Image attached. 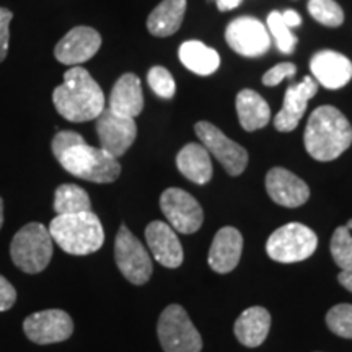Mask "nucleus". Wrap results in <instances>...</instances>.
<instances>
[{
  "label": "nucleus",
  "instance_id": "f257e3e1",
  "mask_svg": "<svg viewBox=\"0 0 352 352\" xmlns=\"http://www.w3.org/2000/svg\"><path fill=\"white\" fill-rule=\"evenodd\" d=\"M51 148L60 166L77 178L98 184L113 183L120 178L121 165L118 158L103 148L88 145L78 132H57Z\"/></svg>",
  "mask_w": 352,
  "mask_h": 352
},
{
  "label": "nucleus",
  "instance_id": "f03ea898",
  "mask_svg": "<svg viewBox=\"0 0 352 352\" xmlns=\"http://www.w3.org/2000/svg\"><path fill=\"white\" fill-rule=\"evenodd\" d=\"M57 113L70 122L96 120L104 109V95L87 69L76 65L64 74L63 85L52 91Z\"/></svg>",
  "mask_w": 352,
  "mask_h": 352
},
{
  "label": "nucleus",
  "instance_id": "7ed1b4c3",
  "mask_svg": "<svg viewBox=\"0 0 352 352\" xmlns=\"http://www.w3.org/2000/svg\"><path fill=\"white\" fill-rule=\"evenodd\" d=\"M303 142L308 155L315 160H336L351 147L352 126L340 109L324 104L308 118Z\"/></svg>",
  "mask_w": 352,
  "mask_h": 352
},
{
  "label": "nucleus",
  "instance_id": "20e7f679",
  "mask_svg": "<svg viewBox=\"0 0 352 352\" xmlns=\"http://www.w3.org/2000/svg\"><path fill=\"white\" fill-rule=\"evenodd\" d=\"M50 233L63 252L74 256L96 253L104 243L103 226L91 210L56 215L50 223Z\"/></svg>",
  "mask_w": 352,
  "mask_h": 352
},
{
  "label": "nucleus",
  "instance_id": "39448f33",
  "mask_svg": "<svg viewBox=\"0 0 352 352\" xmlns=\"http://www.w3.org/2000/svg\"><path fill=\"white\" fill-rule=\"evenodd\" d=\"M54 248L50 228L39 222H30L21 227L10 243L13 264L26 274H38L50 266Z\"/></svg>",
  "mask_w": 352,
  "mask_h": 352
},
{
  "label": "nucleus",
  "instance_id": "423d86ee",
  "mask_svg": "<svg viewBox=\"0 0 352 352\" xmlns=\"http://www.w3.org/2000/svg\"><path fill=\"white\" fill-rule=\"evenodd\" d=\"M318 236L310 227L290 222L272 232L267 239L266 252L277 263H298L310 258L316 252Z\"/></svg>",
  "mask_w": 352,
  "mask_h": 352
},
{
  "label": "nucleus",
  "instance_id": "0eeeda50",
  "mask_svg": "<svg viewBox=\"0 0 352 352\" xmlns=\"http://www.w3.org/2000/svg\"><path fill=\"white\" fill-rule=\"evenodd\" d=\"M157 334L165 352H201L202 349L201 334L182 305H168L162 311Z\"/></svg>",
  "mask_w": 352,
  "mask_h": 352
},
{
  "label": "nucleus",
  "instance_id": "6e6552de",
  "mask_svg": "<svg viewBox=\"0 0 352 352\" xmlns=\"http://www.w3.org/2000/svg\"><path fill=\"white\" fill-rule=\"evenodd\" d=\"M114 261L121 274L134 285L148 283L153 264L147 248L126 226H121L114 240Z\"/></svg>",
  "mask_w": 352,
  "mask_h": 352
},
{
  "label": "nucleus",
  "instance_id": "1a4fd4ad",
  "mask_svg": "<svg viewBox=\"0 0 352 352\" xmlns=\"http://www.w3.org/2000/svg\"><path fill=\"white\" fill-rule=\"evenodd\" d=\"M195 132L206 151L214 155L230 176H239L248 165V152L240 144L228 139L212 122L201 121L195 126Z\"/></svg>",
  "mask_w": 352,
  "mask_h": 352
},
{
  "label": "nucleus",
  "instance_id": "9d476101",
  "mask_svg": "<svg viewBox=\"0 0 352 352\" xmlns=\"http://www.w3.org/2000/svg\"><path fill=\"white\" fill-rule=\"evenodd\" d=\"M160 208L168 220V226L184 235L197 232L204 222V212L199 202L179 188L165 189L160 196Z\"/></svg>",
  "mask_w": 352,
  "mask_h": 352
},
{
  "label": "nucleus",
  "instance_id": "9b49d317",
  "mask_svg": "<svg viewBox=\"0 0 352 352\" xmlns=\"http://www.w3.org/2000/svg\"><path fill=\"white\" fill-rule=\"evenodd\" d=\"M23 331L34 344L46 346L69 340L74 333V321L67 311L59 308L36 311L26 316Z\"/></svg>",
  "mask_w": 352,
  "mask_h": 352
},
{
  "label": "nucleus",
  "instance_id": "f8f14e48",
  "mask_svg": "<svg viewBox=\"0 0 352 352\" xmlns=\"http://www.w3.org/2000/svg\"><path fill=\"white\" fill-rule=\"evenodd\" d=\"M96 134L100 139V148L114 158H120L129 151L138 138V124L134 118L121 116L104 108L96 118Z\"/></svg>",
  "mask_w": 352,
  "mask_h": 352
},
{
  "label": "nucleus",
  "instance_id": "ddd939ff",
  "mask_svg": "<svg viewBox=\"0 0 352 352\" xmlns=\"http://www.w3.org/2000/svg\"><path fill=\"white\" fill-rule=\"evenodd\" d=\"M226 41L236 54L259 57L270 50L271 34L266 25L253 16H239L227 26Z\"/></svg>",
  "mask_w": 352,
  "mask_h": 352
},
{
  "label": "nucleus",
  "instance_id": "4468645a",
  "mask_svg": "<svg viewBox=\"0 0 352 352\" xmlns=\"http://www.w3.org/2000/svg\"><path fill=\"white\" fill-rule=\"evenodd\" d=\"M101 36L95 28L90 26H76L56 44L54 56L60 64L76 67L87 63L98 52Z\"/></svg>",
  "mask_w": 352,
  "mask_h": 352
},
{
  "label": "nucleus",
  "instance_id": "2eb2a0df",
  "mask_svg": "<svg viewBox=\"0 0 352 352\" xmlns=\"http://www.w3.org/2000/svg\"><path fill=\"white\" fill-rule=\"evenodd\" d=\"M266 191L276 204L289 209L300 208L310 197L308 184L283 166H274L270 170L266 176Z\"/></svg>",
  "mask_w": 352,
  "mask_h": 352
},
{
  "label": "nucleus",
  "instance_id": "dca6fc26",
  "mask_svg": "<svg viewBox=\"0 0 352 352\" xmlns=\"http://www.w3.org/2000/svg\"><path fill=\"white\" fill-rule=\"evenodd\" d=\"M318 91L314 77H305L300 83L289 87L284 96L283 109L274 116V127L280 132H290L298 126V122L307 111L308 101Z\"/></svg>",
  "mask_w": 352,
  "mask_h": 352
},
{
  "label": "nucleus",
  "instance_id": "f3484780",
  "mask_svg": "<svg viewBox=\"0 0 352 352\" xmlns=\"http://www.w3.org/2000/svg\"><path fill=\"white\" fill-rule=\"evenodd\" d=\"M145 240H147L148 250L157 263L162 266L175 267L182 266L183 263V246L179 243L178 235L166 222L162 220H153L145 228Z\"/></svg>",
  "mask_w": 352,
  "mask_h": 352
},
{
  "label": "nucleus",
  "instance_id": "a211bd4d",
  "mask_svg": "<svg viewBox=\"0 0 352 352\" xmlns=\"http://www.w3.org/2000/svg\"><path fill=\"white\" fill-rule=\"evenodd\" d=\"M310 70L320 85L329 90H340L352 78V63L336 51H318L311 57Z\"/></svg>",
  "mask_w": 352,
  "mask_h": 352
},
{
  "label": "nucleus",
  "instance_id": "6ab92c4d",
  "mask_svg": "<svg viewBox=\"0 0 352 352\" xmlns=\"http://www.w3.org/2000/svg\"><path fill=\"white\" fill-rule=\"evenodd\" d=\"M243 252V236L235 227H223L215 233L209 250V266L219 274H227L239 266Z\"/></svg>",
  "mask_w": 352,
  "mask_h": 352
},
{
  "label": "nucleus",
  "instance_id": "aec40b11",
  "mask_svg": "<svg viewBox=\"0 0 352 352\" xmlns=\"http://www.w3.org/2000/svg\"><path fill=\"white\" fill-rule=\"evenodd\" d=\"M109 109L121 116H139L144 109L142 83L135 74H124L114 83L109 95Z\"/></svg>",
  "mask_w": 352,
  "mask_h": 352
},
{
  "label": "nucleus",
  "instance_id": "412c9836",
  "mask_svg": "<svg viewBox=\"0 0 352 352\" xmlns=\"http://www.w3.org/2000/svg\"><path fill=\"white\" fill-rule=\"evenodd\" d=\"M271 328V314L263 307L246 308L235 321L236 340L246 347L261 346L270 334Z\"/></svg>",
  "mask_w": 352,
  "mask_h": 352
},
{
  "label": "nucleus",
  "instance_id": "4be33fe9",
  "mask_svg": "<svg viewBox=\"0 0 352 352\" xmlns=\"http://www.w3.org/2000/svg\"><path fill=\"white\" fill-rule=\"evenodd\" d=\"M176 166L179 173L189 182L196 184H206L212 178V162H210V153L206 151L202 144H186L176 155Z\"/></svg>",
  "mask_w": 352,
  "mask_h": 352
},
{
  "label": "nucleus",
  "instance_id": "5701e85b",
  "mask_svg": "<svg viewBox=\"0 0 352 352\" xmlns=\"http://www.w3.org/2000/svg\"><path fill=\"white\" fill-rule=\"evenodd\" d=\"M236 114L239 121L245 131L253 132L263 129L271 121V108L267 101L258 91L245 88L236 95Z\"/></svg>",
  "mask_w": 352,
  "mask_h": 352
},
{
  "label": "nucleus",
  "instance_id": "b1692460",
  "mask_svg": "<svg viewBox=\"0 0 352 352\" xmlns=\"http://www.w3.org/2000/svg\"><path fill=\"white\" fill-rule=\"evenodd\" d=\"M186 7V0H162L148 15L147 30L157 38L171 36L183 25Z\"/></svg>",
  "mask_w": 352,
  "mask_h": 352
},
{
  "label": "nucleus",
  "instance_id": "393cba45",
  "mask_svg": "<svg viewBox=\"0 0 352 352\" xmlns=\"http://www.w3.org/2000/svg\"><path fill=\"white\" fill-rule=\"evenodd\" d=\"M178 56L184 67L202 77L214 74L220 65L219 52L201 41L183 43Z\"/></svg>",
  "mask_w": 352,
  "mask_h": 352
},
{
  "label": "nucleus",
  "instance_id": "a878e982",
  "mask_svg": "<svg viewBox=\"0 0 352 352\" xmlns=\"http://www.w3.org/2000/svg\"><path fill=\"white\" fill-rule=\"evenodd\" d=\"M54 210L57 215L88 212L91 210L90 196L77 184H60L54 192Z\"/></svg>",
  "mask_w": 352,
  "mask_h": 352
},
{
  "label": "nucleus",
  "instance_id": "bb28decb",
  "mask_svg": "<svg viewBox=\"0 0 352 352\" xmlns=\"http://www.w3.org/2000/svg\"><path fill=\"white\" fill-rule=\"evenodd\" d=\"M266 25H267L266 26L267 32H270L271 38H274L279 51L284 52V54H290V52H294L298 39L296 34L292 33V26L285 21L283 12H271L270 15H267Z\"/></svg>",
  "mask_w": 352,
  "mask_h": 352
},
{
  "label": "nucleus",
  "instance_id": "cd10ccee",
  "mask_svg": "<svg viewBox=\"0 0 352 352\" xmlns=\"http://www.w3.org/2000/svg\"><path fill=\"white\" fill-rule=\"evenodd\" d=\"M329 250L336 266L344 272H352V235L349 228L342 226L334 230Z\"/></svg>",
  "mask_w": 352,
  "mask_h": 352
},
{
  "label": "nucleus",
  "instance_id": "c85d7f7f",
  "mask_svg": "<svg viewBox=\"0 0 352 352\" xmlns=\"http://www.w3.org/2000/svg\"><path fill=\"white\" fill-rule=\"evenodd\" d=\"M308 12L318 23L324 26H336L342 25L344 21V12L341 6L334 0H308Z\"/></svg>",
  "mask_w": 352,
  "mask_h": 352
},
{
  "label": "nucleus",
  "instance_id": "c756f323",
  "mask_svg": "<svg viewBox=\"0 0 352 352\" xmlns=\"http://www.w3.org/2000/svg\"><path fill=\"white\" fill-rule=\"evenodd\" d=\"M327 324L329 331L336 336L352 340V305L351 303H340L334 305L327 314Z\"/></svg>",
  "mask_w": 352,
  "mask_h": 352
},
{
  "label": "nucleus",
  "instance_id": "7c9ffc66",
  "mask_svg": "<svg viewBox=\"0 0 352 352\" xmlns=\"http://www.w3.org/2000/svg\"><path fill=\"white\" fill-rule=\"evenodd\" d=\"M148 87L157 96L164 100H171L176 94V83L175 78L168 72V69L162 67V65H155L148 70L147 74Z\"/></svg>",
  "mask_w": 352,
  "mask_h": 352
},
{
  "label": "nucleus",
  "instance_id": "2f4dec72",
  "mask_svg": "<svg viewBox=\"0 0 352 352\" xmlns=\"http://www.w3.org/2000/svg\"><path fill=\"white\" fill-rule=\"evenodd\" d=\"M296 74H297L296 64L280 63L267 70V72L263 76L261 80L266 87H277L280 82L285 80V78H292Z\"/></svg>",
  "mask_w": 352,
  "mask_h": 352
},
{
  "label": "nucleus",
  "instance_id": "473e14b6",
  "mask_svg": "<svg viewBox=\"0 0 352 352\" xmlns=\"http://www.w3.org/2000/svg\"><path fill=\"white\" fill-rule=\"evenodd\" d=\"M13 13L6 7H0V63L6 60L10 43V23Z\"/></svg>",
  "mask_w": 352,
  "mask_h": 352
},
{
  "label": "nucleus",
  "instance_id": "72a5a7b5",
  "mask_svg": "<svg viewBox=\"0 0 352 352\" xmlns=\"http://www.w3.org/2000/svg\"><path fill=\"white\" fill-rule=\"evenodd\" d=\"M16 290L7 277L0 274V311H7L15 305Z\"/></svg>",
  "mask_w": 352,
  "mask_h": 352
},
{
  "label": "nucleus",
  "instance_id": "f704fd0d",
  "mask_svg": "<svg viewBox=\"0 0 352 352\" xmlns=\"http://www.w3.org/2000/svg\"><path fill=\"white\" fill-rule=\"evenodd\" d=\"M241 2H243V0H215V3H217V8L220 12L233 10V8L239 7Z\"/></svg>",
  "mask_w": 352,
  "mask_h": 352
},
{
  "label": "nucleus",
  "instance_id": "c9c22d12",
  "mask_svg": "<svg viewBox=\"0 0 352 352\" xmlns=\"http://www.w3.org/2000/svg\"><path fill=\"white\" fill-rule=\"evenodd\" d=\"M338 280H340V284L342 285V287L349 290V292H352V272L341 271V274L338 276Z\"/></svg>",
  "mask_w": 352,
  "mask_h": 352
},
{
  "label": "nucleus",
  "instance_id": "e433bc0d",
  "mask_svg": "<svg viewBox=\"0 0 352 352\" xmlns=\"http://www.w3.org/2000/svg\"><path fill=\"white\" fill-rule=\"evenodd\" d=\"M3 226V199L0 197V228Z\"/></svg>",
  "mask_w": 352,
  "mask_h": 352
},
{
  "label": "nucleus",
  "instance_id": "4c0bfd02",
  "mask_svg": "<svg viewBox=\"0 0 352 352\" xmlns=\"http://www.w3.org/2000/svg\"><path fill=\"white\" fill-rule=\"evenodd\" d=\"M346 227H347V228H349V230H352V219L349 220V222H347V223H346Z\"/></svg>",
  "mask_w": 352,
  "mask_h": 352
}]
</instances>
